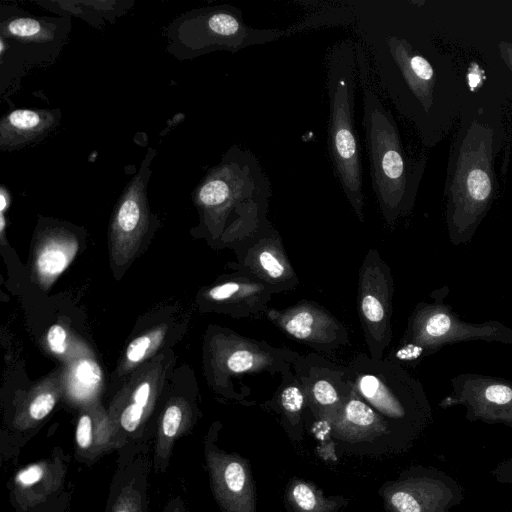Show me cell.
<instances>
[{
	"label": "cell",
	"mask_w": 512,
	"mask_h": 512,
	"mask_svg": "<svg viewBox=\"0 0 512 512\" xmlns=\"http://www.w3.org/2000/svg\"><path fill=\"white\" fill-rule=\"evenodd\" d=\"M355 50L371 185L386 224L393 227L413 208L421 167L407 158L397 124L375 85L366 50L357 40Z\"/></svg>",
	"instance_id": "1"
},
{
	"label": "cell",
	"mask_w": 512,
	"mask_h": 512,
	"mask_svg": "<svg viewBox=\"0 0 512 512\" xmlns=\"http://www.w3.org/2000/svg\"><path fill=\"white\" fill-rule=\"evenodd\" d=\"M271 183L259 159L248 149L231 146L195 190V201L210 224L225 226L246 238L270 223Z\"/></svg>",
	"instance_id": "2"
},
{
	"label": "cell",
	"mask_w": 512,
	"mask_h": 512,
	"mask_svg": "<svg viewBox=\"0 0 512 512\" xmlns=\"http://www.w3.org/2000/svg\"><path fill=\"white\" fill-rule=\"evenodd\" d=\"M329 117L327 146L334 172L345 197L360 221L364 220L362 164L355 126L357 82L355 41L337 42L327 57Z\"/></svg>",
	"instance_id": "3"
},
{
	"label": "cell",
	"mask_w": 512,
	"mask_h": 512,
	"mask_svg": "<svg viewBox=\"0 0 512 512\" xmlns=\"http://www.w3.org/2000/svg\"><path fill=\"white\" fill-rule=\"evenodd\" d=\"M466 341L512 345V328L496 320L467 322L443 302H421L412 311L399 344L385 358L402 366L416 365L447 345Z\"/></svg>",
	"instance_id": "4"
},
{
	"label": "cell",
	"mask_w": 512,
	"mask_h": 512,
	"mask_svg": "<svg viewBox=\"0 0 512 512\" xmlns=\"http://www.w3.org/2000/svg\"><path fill=\"white\" fill-rule=\"evenodd\" d=\"M345 368L352 389L386 421L402 420L425 402L421 382L387 358L359 354Z\"/></svg>",
	"instance_id": "5"
},
{
	"label": "cell",
	"mask_w": 512,
	"mask_h": 512,
	"mask_svg": "<svg viewBox=\"0 0 512 512\" xmlns=\"http://www.w3.org/2000/svg\"><path fill=\"white\" fill-rule=\"evenodd\" d=\"M279 29H259L247 25L242 12L234 6L220 5L191 12L177 26L176 40L197 56L212 51L237 52L288 35Z\"/></svg>",
	"instance_id": "6"
},
{
	"label": "cell",
	"mask_w": 512,
	"mask_h": 512,
	"mask_svg": "<svg viewBox=\"0 0 512 512\" xmlns=\"http://www.w3.org/2000/svg\"><path fill=\"white\" fill-rule=\"evenodd\" d=\"M394 283L389 266L370 249L359 271L358 312L370 356L382 359L392 338Z\"/></svg>",
	"instance_id": "7"
},
{
	"label": "cell",
	"mask_w": 512,
	"mask_h": 512,
	"mask_svg": "<svg viewBox=\"0 0 512 512\" xmlns=\"http://www.w3.org/2000/svg\"><path fill=\"white\" fill-rule=\"evenodd\" d=\"M310 409L331 423L349 398L352 387L346 368L318 354L301 356L292 364Z\"/></svg>",
	"instance_id": "8"
},
{
	"label": "cell",
	"mask_w": 512,
	"mask_h": 512,
	"mask_svg": "<svg viewBox=\"0 0 512 512\" xmlns=\"http://www.w3.org/2000/svg\"><path fill=\"white\" fill-rule=\"evenodd\" d=\"M266 316L285 334L317 351L332 353L349 346L346 327L325 308L302 301Z\"/></svg>",
	"instance_id": "9"
},
{
	"label": "cell",
	"mask_w": 512,
	"mask_h": 512,
	"mask_svg": "<svg viewBox=\"0 0 512 512\" xmlns=\"http://www.w3.org/2000/svg\"><path fill=\"white\" fill-rule=\"evenodd\" d=\"M204 454L211 489L220 508L224 512H256L255 486L248 462L208 440Z\"/></svg>",
	"instance_id": "10"
},
{
	"label": "cell",
	"mask_w": 512,
	"mask_h": 512,
	"mask_svg": "<svg viewBox=\"0 0 512 512\" xmlns=\"http://www.w3.org/2000/svg\"><path fill=\"white\" fill-rule=\"evenodd\" d=\"M245 274L263 283L272 293L294 289L298 278L279 233L270 223L244 238Z\"/></svg>",
	"instance_id": "11"
},
{
	"label": "cell",
	"mask_w": 512,
	"mask_h": 512,
	"mask_svg": "<svg viewBox=\"0 0 512 512\" xmlns=\"http://www.w3.org/2000/svg\"><path fill=\"white\" fill-rule=\"evenodd\" d=\"M443 405L464 404L483 418L512 419V381L478 373H461L450 381Z\"/></svg>",
	"instance_id": "12"
},
{
	"label": "cell",
	"mask_w": 512,
	"mask_h": 512,
	"mask_svg": "<svg viewBox=\"0 0 512 512\" xmlns=\"http://www.w3.org/2000/svg\"><path fill=\"white\" fill-rule=\"evenodd\" d=\"M66 473L64 456L56 450L49 458L22 467L12 479L13 504L22 512L40 506L62 489Z\"/></svg>",
	"instance_id": "13"
},
{
	"label": "cell",
	"mask_w": 512,
	"mask_h": 512,
	"mask_svg": "<svg viewBox=\"0 0 512 512\" xmlns=\"http://www.w3.org/2000/svg\"><path fill=\"white\" fill-rule=\"evenodd\" d=\"M330 424L332 434L348 442L373 440L384 435L389 428L388 422L353 389Z\"/></svg>",
	"instance_id": "14"
},
{
	"label": "cell",
	"mask_w": 512,
	"mask_h": 512,
	"mask_svg": "<svg viewBox=\"0 0 512 512\" xmlns=\"http://www.w3.org/2000/svg\"><path fill=\"white\" fill-rule=\"evenodd\" d=\"M59 122L56 110L16 109L1 119L0 146L12 150L46 136Z\"/></svg>",
	"instance_id": "15"
},
{
	"label": "cell",
	"mask_w": 512,
	"mask_h": 512,
	"mask_svg": "<svg viewBox=\"0 0 512 512\" xmlns=\"http://www.w3.org/2000/svg\"><path fill=\"white\" fill-rule=\"evenodd\" d=\"M272 294L263 283L245 273L238 280L224 282L208 291L210 299L229 302L248 318L266 315Z\"/></svg>",
	"instance_id": "16"
},
{
	"label": "cell",
	"mask_w": 512,
	"mask_h": 512,
	"mask_svg": "<svg viewBox=\"0 0 512 512\" xmlns=\"http://www.w3.org/2000/svg\"><path fill=\"white\" fill-rule=\"evenodd\" d=\"M119 448L111 420L101 413H82L75 429L76 456L83 461H94L111 450Z\"/></svg>",
	"instance_id": "17"
},
{
	"label": "cell",
	"mask_w": 512,
	"mask_h": 512,
	"mask_svg": "<svg viewBox=\"0 0 512 512\" xmlns=\"http://www.w3.org/2000/svg\"><path fill=\"white\" fill-rule=\"evenodd\" d=\"M145 464L141 460L129 463L118 473L108 512H147Z\"/></svg>",
	"instance_id": "18"
},
{
	"label": "cell",
	"mask_w": 512,
	"mask_h": 512,
	"mask_svg": "<svg viewBox=\"0 0 512 512\" xmlns=\"http://www.w3.org/2000/svg\"><path fill=\"white\" fill-rule=\"evenodd\" d=\"M189 420L186 410L173 403L166 407L160 420L153 465L156 472H164L169 465L176 440L187 430Z\"/></svg>",
	"instance_id": "19"
},
{
	"label": "cell",
	"mask_w": 512,
	"mask_h": 512,
	"mask_svg": "<svg viewBox=\"0 0 512 512\" xmlns=\"http://www.w3.org/2000/svg\"><path fill=\"white\" fill-rule=\"evenodd\" d=\"M286 502L292 512H336L340 501L325 497L304 480H292L286 491Z\"/></svg>",
	"instance_id": "20"
},
{
	"label": "cell",
	"mask_w": 512,
	"mask_h": 512,
	"mask_svg": "<svg viewBox=\"0 0 512 512\" xmlns=\"http://www.w3.org/2000/svg\"><path fill=\"white\" fill-rule=\"evenodd\" d=\"M77 248V242L72 239H56L47 243L38 255L37 270L45 278L57 277L70 264Z\"/></svg>",
	"instance_id": "21"
},
{
	"label": "cell",
	"mask_w": 512,
	"mask_h": 512,
	"mask_svg": "<svg viewBox=\"0 0 512 512\" xmlns=\"http://www.w3.org/2000/svg\"><path fill=\"white\" fill-rule=\"evenodd\" d=\"M1 32L17 40L44 43L55 39L56 26L33 17H15L2 22Z\"/></svg>",
	"instance_id": "22"
},
{
	"label": "cell",
	"mask_w": 512,
	"mask_h": 512,
	"mask_svg": "<svg viewBox=\"0 0 512 512\" xmlns=\"http://www.w3.org/2000/svg\"><path fill=\"white\" fill-rule=\"evenodd\" d=\"M275 399L284 416L290 422L294 420L298 421L304 406L306 404L308 405L305 392L292 366L282 373V380L275 395Z\"/></svg>",
	"instance_id": "23"
},
{
	"label": "cell",
	"mask_w": 512,
	"mask_h": 512,
	"mask_svg": "<svg viewBox=\"0 0 512 512\" xmlns=\"http://www.w3.org/2000/svg\"><path fill=\"white\" fill-rule=\"evenodd\" d=\"M54 393L44 391L32 398L20 411L14 425L17 430L26 431L47 417L56 405Z\"/></svg>",
	"instance_id": "24"
},
{
	"label": "cell",
	"mask_w": 512,
	"mask_h": 512,
	"mask_svg": "<svg viewBox=\"0 0 512 512\" xmlns=\"http://www.w3.org/2000/svg\"><path fill=\"white\" fill-rule=\"evenodd\" d=\"M102 379L98 364L92 360L80 361L73 373V390L76 395H87L95 390Z\"/></svg>",
	"instance_id": "25"
},
{
	"label": "cell",
	"mask_w": 512,
	"mask_h": 512,
	"mask_svg": "<svg viewBox=\"0 0 512 512\" xmlns=\"http://www.w3.org/2000/svg\"><path fill=\"white\" fill-rule=\"evenodd\" d=\"M152 343V339L150 336H140L134 339L128 346L126 351L127 359L132 363H137L141 361L147 351L149 350Z\"/></svg>",
	"instance_id": "26"
},
{
	"label": "cell",
	"mask_w": 512,
	"mask_h": 512,
	"mask_svg": "<svg viewBox=\"0 0 512 512\" xmlns=\"http://www.w3.org/2000/svg\"><path fill=\"white\" fill-rule=\"evenodd\" d=\"M47 341L50 349L57 354L64 353L66 349V331L59 325H52L47 333Z\"/></svg>",
	"instance_id": "27"
},
{
	"label": "cell",
	"mask_w": 512,
	"mask_h": 512,
	"mask_svg": "<svg viewBox=\"0 0 512 512\" xmlns=\"http://www.w3.org/2000/svg\"><path fill=\"white\" fill-rule=\"evenodd\" d=\"M163 512H187L184 502L180 497L173 498L167 503Z\"/></svg>",
	"instance_id": "28"
},
{
	"label": "cell",
	"mask_w": 512,
	"mask_h": 512,
	"mask_svg": "<svg viewBox=\"0 0 512 512\" xmlns=\"http://www.w3.org/2000/svg\"><path fill=\"white\" fill-rule=\"evenodd\" d=\"M9 205V194L4 186L0 190V212L4 213Z\"/></svg>",
	"instance_id": "29"
},
{
	"label": "cell",
	"mask_w": 512,
	"mask_h": 512,
	"mask_svg": "<svg viewBox=\"0 0 512 512\" xmlns=\"http://www.w3.org/2000/svg\"><path fill=\"white\" fill-rule=\"evenodd\" d=\"M505 50H506V53H505L506 61L512 68V47H506Z\"/></svg>",
	"instance_id": "30"
}]
</instances>
